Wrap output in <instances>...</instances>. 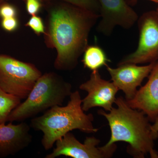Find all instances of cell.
Wrapping results in <instances>:
<instances>
[{
  "mask_svg": "<svg viewBox=\"0 0 158 158\" xmlns=\"http://www.w3.org/2000/svg\"><path fill=\"white\" fill-rule=\"evenodd\" d=\"M48 11L44 35L47 46L57 51L54 66L58 70H71L88 46L89 33L99 15L62 2L51 6Z\"/></svg>",
  "mask_w": 158,
  "mask_h": 158,
  "instance_id": "cell-1",
  "label": "cell"
},
{
  "mask_svg": "<svg viewBox=\"0 0 158 158\" xmlns=\"http://www.w3.org/2000/svg\"><path fill=\"white\" fill-rule=\"evenodd\" d=\"M115 103L117 107L109 113L102 110L98 112L107 119L111 131V137L105 146L123 141L128 143L127 152L134 157L144 158L149 154L151 158H158L154 148L158 133L152 129L148 117L142 111L130 107L122 97L116 98Z\"/></svg>",
  "mask_w": 158,
  "mask_h": 158,
  "instance_id": "cell-2",
  "label": "cell"
},
{
  "mask_svg": "<svg viewBox=\"0 0 158 158\" xmlns=\"http://www.w3.org/2000/svg\"><path fill=\"white\" fill-rule=\"evenodd\" d=\"M65 106H55L31 120V127L43 133L41 144L45 150L51 149L57 140L73 130L87 134L98 131L94 127L93 115L85 114L82 109V99L78 90L72 92Z\"/></svg>",
  "mask_w": 158,
  "mask_h": 158,
  "instance_id": "cell-3",
  "label": "cell"
},
{
  "mask_svg": "<svg viewBox=\"0 0 158 158\" xmlns=\"http://www.w3.org/2000/svg\"><path fill=\"white\" fill-rule=\"evenodd\" d=\"M72 86L54 72L42 75L28 96L12 110L8 121H22L56 106H62L72 93Z\"/></svg>",
  "mask_w": 158,
  "mask_h": 158,
  "instance_id": "cell-4",
  "label": "cell"
},
{
  "mask_svg": "<svg viewBox=\"0 0 158 158\" xmlns=\"http://www.w3.org/2000/svg\"><path fill=\"white\" fill-rule=\"evenodd\" d=\"M41 75L33 64L0 55V87L7 93L25 99Z\"/></svg>",
  "mask_w": 158,
  "mask_h": 158,
  "instance_id": "cell-5",
  "label": "cell"
},
{
  "mask_svg": "<svg viewBox=\"0 0 158 158\" xmlns=\"http://www.w3.org/2000/svg\"><path fill=\"white\" fill-rule=\"evenodd\" d=\"M137 22L139 31L138 47L134 52L121 59L117 65L125 63H150L158 60L157 11L145 12Z\"/></svg>",
  "mask_w": 158,
  "mask_h": 158,
  "instance_id": "cell-6",
  "label": "cell"
},
{
  "mask_svg": "<svg viewBox=\"0 0 158 158\" xmlns=\"http://www.w3.org/2000/svg\"><path fill=\"white\" fill-rule=\"evenodd\" d=\"M100 141L95 137H87L81 143L72 133L68 132L56 142V147L45 158L65 156L73 158H109L116 150V144L109 147H98Z\"/></svg>",
  "mask_w": 158,
  "mask_h": 158,
  "instance_id": "cell-7",
  "label": "cell"
},
{
  "mask_svg": "<svg viewBox=\"0 0 158 158\" xmlns=\"http://www.w3.org/2000/svg\"><path fill=\"white\" fill-rule=\"evenodd\" d=\"M101 20L97 31L106 36H110L116 26L130 29L138 21V14L125 0H97Z\"/></svg>",
  "mask_w": 158,
  "mask_h": 158,
  "instance_id": "cell-8",
  "label": "cell"
},
{
  "mask_svg": "<svg viewBox=\"0 0 158 158\" xmlns=\"http://www.w3.org/2000/svg\"><path fill=\"white\" fill-rule=\"evenodd\" d=\"M79 88L88 95L82 100V108L87 112L94 107H101L110 111L116 100L118 88L113 82L102 78L98 70L92 71L90 78L80 85Z\"/></svg>",
  "mask_w": 158,
  "mask_h": 158,
  "instance_id": "cell-9",
  "label": "cell"
},
{
  "mask_svg": "<svg viewBox=\"0 0 158 158\" xmlns=\"http://www.w3.org/2000/svg\"><path fill=\"white\" fill-rule=\"evenodd\" d=\"M156 62L148 65L139 66L134 63H125L117 65V68L106 66L111 80L118 90L125 95L126 100L131 99L137 92V88L141 86L145 78L149 76Z\"/></svg>",
  "mask_w": 158,
  "mask_h": 158,
  "instance_id": "cell-10",
  "label": "cell"
},
{
  "mask_svg": "<svg viewBox=\"0 0 158 158\" xmlns=\"http://www.w3.org/2000/svg\"><path fill=\"white\" fill-rule=\"evenodd\" d=\"M144 86L131 99L126 100L130 107L142 111L153 122L158 116V60L156 61Z\"/></svg>",
  "mask_w": 158,
  "mask_h": 158,
  "instance_id": "cell-11",
  "label": "cell"
},
{
  "mask_svg": "<svg viewBox=\"0 0 158 158\" xmlns=\"http://www.w3.org/2000/svg\"><path fill=\"white\" fill-rule=\"evenodd\" d=\"M31 126L26 123L0 124V158L14 155L31 144Z\"/></svg>",
  "mask_w": 158,
  "mask_h": 158,
  "instance_id": "cell-12",
  "label": "cell"
},
{
  "mask_svg": "<svg viewBox=\"0 0 158 158\" xmlns=\"http://www.w3.org/2000/svg\"><path fill=\"white\" fill-rule=\"evenodd\" d=\"M84 53L82 62L84 66L92 71L98 70L110 62L104 51L98 46L88 45Z\"/></svg>",
  "mask_w": 158,
  "mask_h": 158,
  "instance_id": "cell-13",
  "label": "cell"
},
{
  "mask_svg": "<svg viewBox=\"0 0 158 158\" xmlns=\"http://www.w3.org/2000/svg\"><path fill=\"white\" fill-rule=\"evenodd\" d=\"M21 100L7 93L0 87V124L8 121L10 113L21 103Z\"/></svg>",
  "mask_w": 158,
  "mask_h": 158,
  "instance_id": "cell-14",
  "label": "cell"
},
{
  "mask_svg": "<svg viewBox=\"0 0 158 158\" xmlns=\"http://www.w3.org/2000/svg\"><path fill=\"white\" fill-rule=\"evenodd\" d=\"M54 1L69 3L99 15L100 6L97 0H41V2L48 3Z\"/></svg>",
  "mask_w": 158,
  "mask_h": 158,
  "instance_id": "cell-15",
  "label": "cell"
},
{
  "mask_svg": "<svg viewBox=\"0 0 158 158\" xmlns=\"http://www.w3.org/2000/svg\"><path fill=\"white\" fill-rule=\"evenodd\" d=\"M26 26L31 28L37 35L45 34V29L42 19L37 15H33L29 20Z\"/></svg>",
  "mask_w": 158,
  "mask_h": 158,
  "instance_id": "cell-16",
  "label": "cell"
},
{
  "mask_svg": "<svg viewBox=\"0 0 158 158\" xmlns=\"http://www.w3.org/2000/svg\"><path fill=\"white\" fill-rule=\"evenodd\" d=\"M17 11L13 5L4 2L0 6V18L1 19L16 17Z\"/></svg>",
  "mask_w": 158,
  "mask_h": 158,
  "instance_id": "cell-17",
  "label": "cell"
},
{
  "mask_svg": "<svg viewBox=\"0 0 158 158\" xmlns=\"http://www.w3.org/2000/svg\"><path fill=\"white\" fill-rule=\"evenodd\" d=\"M1 25L2 28L7 32H13L18 27L19 22L16 17L2 19Z\"/></svg>",
  "mask_w": 158,
  "mask_h": 158,
  "instance_id": "cell-18",
  "label": "cell"
},
{
  "mask_svg": "<svg viewBox=\"0 0 158 158\" xmlns=\"http://www.w3.org/2000/svg\"><path fill=\"white\" fill-rule=\"evenodd\" d=\"M27 11L32 16L36 15L41 8V2L38 0H25Z\"/></svg>",
  "mask_w": 158,
  "mask_h": 158,
  "instance_id": "cell-19",
  "label": "cell"
},
{
  "mask_svg": "<svg viewBox=\"0 0 158 158\" xmlns=\"http://www.w3.org/2000/svg\"><path fill=\"white\" fill-rule=\"evenodd\" d=\"M153 123V124L151 125L152 129L155 132L158 133V116Z\"/></svg>",
  "mask_w": 158,
  "mask_h": 158,
  "instance_id": "cell-20",
  "label": "cell"
},
{
  "mask_svg": "<svg viewBox=\"0 0 158 158\" xmlns=\"http://www.w3.org/2000/svg\"><path fill=\"white\" fill-rule=\"evenodd\" d=\"M127 4L130 6H135L137 4L138 0H125ZM158 4V0H148Z\"/></svg>",
  "mask_w": 158,
  "mask_h": 158,
  "instance_id": "cell-21",
  "label": "cell"
},
{
  "mask_svg": "<svg viewBox=\"0 0 158 158\" xmlns=\"http://www.w3.org/2000/svg\"><path fill=\"white\" fill-rule=\"evenodd\" d=\"M5 2V0H0V6H1V5ZM0 25H1V23H0Z\"/></svg>",
  "mask_w": 158,
  "mask_h": 158,
  "instance_id": "cell-22",
  "label": "cell"
},
{
  "mask_svg": "<svg viewBox=\"0 0 158 158\" xmlns=\"http://www.w3.org/2000/svg\"><path fill=\"white\" fill-rule=\"evenodd\" d=\"M156 11H157V12H158V7H157V8L156 10Z\"/></svg>",
  "mask_w": 158,
  "mask_h": 158,
  "instance_id": "cell-23",
  "label": "cell"
},
{
  "mask_svg": "<svg viewBox=\"0 0 158 158\" xmlns=\"http://www.w3.org/2000/svg\"><path fill=\"white\" fill-rule=\"evenodd\" d=\"M38 1H40V2H41V0H38Z\"/></svg>",
  "mask_w": 158,
  "mask_h": 158,
  "instance_id": "cell-24",
  "label": "cell"
},
{
  "mask_svg": "<svg viewBox=\"0 0 158 158\" xmlns=\"http://www.w3.org/2000/svg\"><path fill=\"white\" fill-rule=\"evenodd\" d=\"M5 1H6V0H5Z\"/></svg>",
  "mask_w": 158,
  "mask_h": 158,
  "instance_id": "cell-25",
  "label": "cell"
}]
</instances>
